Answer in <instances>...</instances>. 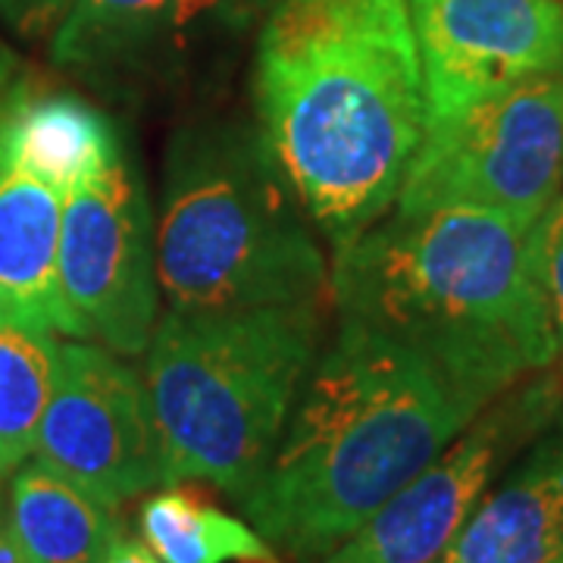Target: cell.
<instances>
[{"instance_id":"cell-1","label":"cell","mask_w":563,"mask_h":563,"mask_svg":"<svg viewBox=\"0 0 563 563\" xmlns=\"http://www.w3.org/2000/svg\"><path fill=\"white\" fill-rule=\"evenodd\" d=\"M251 91L257 125L332 254L395 207L426 135L407 0H276Z\"/></svg>"},{"instance_id":"cell-2","label":"cell","mask_w":563,"mask_h":563,"mask_svg":"<svg viewBox=\"0 0 563 563\" xmlns=\"http://www.w3.org/2000/svg\"><path fill=\"white\" fill-rule=\"evenodd\" d=\"M495 398L369 325L339 317L261 479L247 523L291 563H317L435 461Z\"/></svg>"},{"instance_id":"cell-3","label":"cell","mask_w":563,"mask_h":563,"mask_svg":"<svg viewBox=\"0 0 563 563\" xmlns=\"http://www.w3.org/2000/svg\"><path fill=\"white\" fill-rule=\"evenodd\" d=\"M532 232L488 210H391L335 251L332 303L498 398L558 357Z\"/></svg>"},{"instance_id":"cell-4","label":"cell","mask_w":563,"mask_h":563,"mask_svg":"<svg viewBox=\"0 0 563 563\" xmlns=\"http://www.w3.org/2000/svg\"><path fill=\"white\" fill-rule=\"evenodd\" d=\"M166 310L320 301L329 263L261 125L203 117L173 132L154 229Z\"/></svg>"},{"instance_id":"cell-5","label":"cell","mask_w":563,"mask_h":563,"mask_svg":"<svg viewBox=\"0 0 563 563\" xmlns=\"http://www.w3.org/2000/svg\"><path fill=\"white\" fill-rule=\"evenodd\" d=\"M322 342L320 301L163 310L141 376L166 483H207L242 501L273 457Z\"/></svg>"},{"instance_id":"cell-6","label":"cell","mask_w":563,"mask_h":563,"mask_svg":"<svg viewBox=\"0 0 563 563\" xmlns=\"http://www.w3.org/2000/svg\"><path fill=\"white\" fill-rule=\"evenodd\" d=\"M563 191V69L426 122L391 210H488L539 222Z\"/></svg>"},{"instance_id":"cell-7","label":"cell","mask_w":563,"mask_h":563,"mask_svg":"<svg viewBox=\"0 0 563 563\" xmlns=\"http://www.w3.org/2000/svg\"><path fill=\"white\" fill-rule=\"evenodd\" d=\"M60 291L76 339L139 357L161 320L154 217L125 147L63 198Z\"/></svg>"},{"instance_id":"cell-8","label":"cell","mask_w":563,"mask_h":563,"mask_svg":"<svg viewBox=\"0 0 563 563\" xmlns=\"http://www.w3.org/2000/svg\"><path fill=\"white\" fill-rule=\"evenodd\" d=\"M563 410V385L532 373L501 391L454 442L317 563H439L495 476Z\"/></svg>"},{"instance_id":"cell-9","label":"cell","mask_w":563,"mask_h":563,"mask_svg":"<svg viewBox=\"0 0 563 563\" xmlns=\"http://www.w3.org/2000/svg\"><path fill=\"white\" fill-rule=\"evenodd\" d=\"M32 457L110 510L169 485L144 376L98 342H60Z\"/></svg>"},{"instance_id":"cell-10","label":"cell","mask_w":563,"mask_h":563,"mask_svg":"<svg viewBox=\"0 0 563 563\" xmlns=\"http://www.w3.org/2000/svg\"><path fill=\"white\" fill-rule=\"evenodd\" d=\"M407 7L420 47L426 122L563 69L561 0H407Z\"/></svg>"},{"instance_id":"cell-11","label":"cell","mask_w":563,"mask_h":563,"mask_svg":"<svg viewBox=\"0 0 563 563\" xmlns=\"http://www.w3.org/2000/svg\"><path fill=\"white\" fill-rule=\"evenodd\" d=\"M225 0H76L51 35V60L110 98L179 81Z\"/></svg>"},{"instance_id":"cell-12","label":"cell","mask_w":563,"mask_h":563,"mask_svg":"<svg viewBox=\"0 0 563 563\" xmlns=\"http://www.w3.org/2000/svg\"><path fill=\"white\" fill-rule=\"evenodd\" d=\"M563 561V410L526 461L485 492L439 563Z\"/></svg>"},{"instance_id":"cell-13","label":"cell","mask_w":563,"mask_h":563,"mask_svg":"<svg viewBox=\"0 0 563 563\" xmlns=\"http://www.w3.org/2000/svg\"><path fill=\"white\" fill-rule=\"evenodd\" d=\"M63 198L0 147V310L76 339L60 291Z\"/></svg>"},{"instance_id":"cell-14","label":"cell","mask_w":563,"mask_h":563,"mask_svg":"<svg viewBox=\"0 0 563 563\" xmlns=\"http://www.w3.org/2000/svg\"><path fill=\"white\" fill-rule=\"evenodd\" d=\"M110 514L38 457L10 476L7 520L25 563H103L120 536Z\"/></svg>"},{"instance_id":"cell-15","label":"cell","mask_w":563,"mask_h":563,"mask_svg":"<svg viewBox=\"0 0 563 563\" xmlns=\"http://www.w3.org/2000/svg\"><path fill=\"white\" fill-rule=\"evenodd\" d=\"M120 144L101 110L76 95H35L25 81L0 113V147L63 195Z\"/></svg>"},{"instance_id":"cell-16","label":"cell","mask_w":563,"mask_h":563,"mask_svg":"<svg viewBox=\"0 0 563 563\" xmlns=\"http://www.w3.org/2000/svg\"><path fill=\"white\" fill-rule=\"evenodd\" d=\"M139 529L163 563H247L279 554L254 526L181 483L163 485L141 504Z\"/></svg>"},{"instance_id":"cell-17","label":"cell","mask_w":563,"mask_h":563,"mask_svg":"<svg viewBox=\"0 0 563 563\" xmlns=\"http://www.w3.org/2000/svg\"><path fill=\"white\" fill-rule=\"evenodd\" d=\"M57 363V332L0 310V479L35 454Z\"/></svg>"},{"instance_id":"cell-18","label":"cell","mask_w":563,"mask_h":563,"mask_svg":"<svg viewBox=\"0 0 563 563\" xmlns=\"http://www.w3.org/2000/svg\"><path fill=\"white\" fill-rule=\"evenodd\" d=\"M532 244H536V269L542 282L548 320L558 344V357L563 361V191L536 222Z\"/></svg>"},{"instance_id":"cell-19","label":"cell","mask_w":563,"mask_h":563,"mask_svg":"<svg viewBox=\"0 0 563 563\" xmlns=\"http://www.w3.org/2000/svg\"><path fill=\"white\" fill-rule=\"evenodd\" d=\"M76 0H0V22L25 41L51 38Z\"/></svg>"},{"instance_id":"cell-20","label":"cell","mask_w":563,"mask_h":563,"mask_svg":"<svg viewBox=\"0 0 563 563\" xmlns=\"http://www.w3.org/2000/svg\"><path fill=\"white\" fill-rule=\"evenodd\" d=\"M103 563H163L151 548L139 539H129V536H117L110 551H107V561Z\"/></svg>"},{"instance_id":"cell-21","label":"cell","mask_w":563,"mask_h":563,"mask_svg":"<svg viewBox=\"0 0 563 563\" xmlns=\"http://www.w3.org/2000/svg\"><path fill=\"white\" fill-rule=\"evenodd\" d=\"M16 88H20V60L10 51V44L0 41V113L7 110V103H10Z\"/></svg>"},{"instance_id":"cell-22","label":"cell","mask_w":563,"mask_h":563,"mask_svg":"<svg viewBox=\"0 0 563 563\" xmlns=\"http://www.w3.org/2000/svg\"><path fill=\"white\" fill-rule=\"evenodd\" d=\"M0 563H25L22 561L20 548L13 542V532H10V520H7V507L0 504Z\"/></svg>"},{"instance_id":"cell-23","label":"cell","mask_w":563,"mask_h":563,"mask_svg":"<svg viewBox=\"0 0 563 563\" xmlns=\"http://www.w3.org/2000/svg\"><path fill=\"white\" fill-rule=\"evenodd\" d=\"M247 563H282V558L276 554V558H266V561H247Z\"/></svg>"},{"instance_id":"cell-24","label":"cell","mask_w":563,"mask_h":563,"mask_svg":"<svg viewBox=\"0 0 563 563\" xmlns=\"http://www.w3.org/2000/svg\"><path fill=\"white\" fill-rule=\"evenodd\" d=\"M561 563H563V561H561Z\"/></svg>"}]
</instances>
